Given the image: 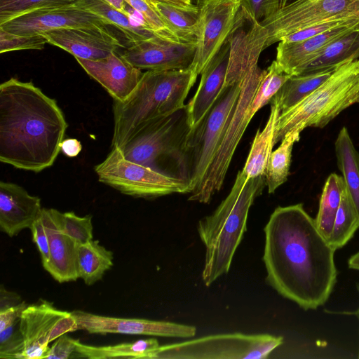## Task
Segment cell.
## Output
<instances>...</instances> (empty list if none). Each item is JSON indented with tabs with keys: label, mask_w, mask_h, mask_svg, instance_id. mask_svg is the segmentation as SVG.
I'll return each mask as SVG.
<instances>
[{
	"label": "cell",
	"mask_w": 359,
	"mask_h": 359,
	"mask_svg": "<svg viewBox=\"0 0 359 359\" xmlns=\"http://www.w3.org/2000/svg\"><path fill=\"white\" fill-rule=\"evenodd\" d=\"M264 232L268 284L304 310L325 304L337 283L335 250L303 204L277 207Z\"/></svg>",
	"instance_id": "6da1fadb"
},
{
	"label": "cell",
	"mask_w": 359,
	"mask_h": 359,
	"mask_svg": "<svg viewBox=\"0 0 359 359\" xmlns=\"http://www.w3.org/2000/svg\"><path fill=\"white\" fill-rule=\"evenodd\" d=\"M68 124L55 100L32 82L15 78L0 85V161L39 172L60 151Z\"/></svg>",
	"instance_id": "7a4b0ae2"
},
{
	"label": "cell",
	"mask_w": 359,
	"mask_h": 359,
	"mask_svg": "<svg viewBox=\"0 0 359 359\" xmlns=\"http://www.w3.org/2000/svg\"><path fill=\"white\" fill-rule=\"evenodd\" d=\"M265 186L264 176L248 180L240 171L228 196L198 222L197 231L205 248L201 276L206 286L229 272L247 230L250 208Z\"/></svg>",
	"instance_id": "3957f363"
},
{
	"label": "cell",
	"mask_w": 359,
	"mask_h": 359,
	"mask_svg": "<svg viewBox=\"0 0 359 359\" xmlns=\"http://www.w3.org/2000/svg\"><path fill=\"white\" fill-rule=\"evenodd\" d=\"M197 76L190 68L144 72L126 100H114L111 149L123 147L147 122L184 107Z\"/></svg>",
	"instance_id": "277c9868"
},
{
	"label": "cell",
	"mask_w": 359,
	"mask_h": 359,
	"mask_svg": "<svg viewBox=\"0 0 359 359\" xmlns=\"http://www.w3.org/2000/svg\"><path fill=\"white\" fill-rule=\"evenodd\" d=\"M190 130L185 104L145 123L119 149L126 159L189 185L187 140Z\"/></svg>",
	"instance_id": "5b68a950"
},
{
	"label": "cell",
	"mask_w": 359,
	"mask_h": 359,
	"mask_svg": "<svg viewBox=\"0 0 359 359\" xmlns=\"http://www.w3.org/2000/svg\"><path fill=\"white\" fill-rule=\"evenodd\" d=\"M356 103H359V59L338 67L317 89L280 114L274 145L289 133L325 127Z\"/></svg>",
	"instance_id": "8992f818"
},
{
	"label": "cell",
	"mask_w": 359,
	"mask_h": 359,
	"mask_svg": "<svg viewBox=\"0 0 359 359\" xmlns=\"http://www.w3.org/2000/svg\"><path fill=\"white\" fill-rule=\"evenodd\" d=\"M283 343L269 334H217L159 346L143 359H264Z\"/></svg>",
	"instance_id": "52a82bcc"
},
{
	"label": "cell",
	"mask_w": 359,
	"mask_h": 359,
	"mask_svg": "<svg viewBox=\"0 0 359 359\" xmlns=\"http://www.w3.org/2000/svg\"><path fill=\"white\" fill-rule=\"evenodd\" d=\"M264 72L257 65L244 78L233 116L211 164L198 188L189 194V201L208 203L222 188L236 149L252 118V102Z\"/></svg>",
	"instance_id": "ba28073f"
},
{
	"label": "cell",
	"mask_w": 359,
	"mask_h": 359,
	"mask_svg": "<svg viewBox=\"0 0 359 359\" xmlns=\"http://www.w3.org/2000/svg\"><path fill=\"white\" fill-rule=\"evenodd\" d=\"M242 84L243 81L223 88L210 111L190 130L187 140L189 194L198 188L212 163L233 116Z\"/></svg>",
	"instance_id": "9c48e42d"
},
{
	"label": "cell",
	"mask_w": 359,
	"mask_h": 359,
	"mask_svg": "<svg viewBox=\"0 0 359 359\" xmlns=\"http://www.w3.org/2000/svg\"><path fill=\"white\" fill-rule=\"evenodd\" d=\"M98 180L123 194L151 198L175 193L189 194V185L180 179L160 173L126 159L118 148L95 167Z\"/></svg>",
	"instance_id": "30bf717a"
},
{
	"label": "cell",
	"mask_w": 359,
	"mask_h": 359,
	"mask_svg": "<svg viewBox=\"0 0 359 359\" xmlns=\"http://www.w3.org/2000/svg\"><path fill=\"white\" fill-rule=\"evenodd\" d=\"M359 15V0H293L259 22L264 49L284 37L342 14Z\"/></svg>",
	"instance_id": "8fae6325"
},
{
	"label": "cell",
	"mask_w": 359,
	"mask_h": 359,
	"mask_svg": "<svg viewBox=\"0 0 359 359\" xmlns=\"http://www.w3.org/2000/svg\"><path fill=\"white\" fill-rule=\"evenodd\" d=\"M18 327L24 340L22 359H43L50 342L79 330L72 312L59 310L47 301L27 305Z\"/></svg>",
	"instance_id": "7c38bea8"
},
{
	"label": "cell",
	"mask_w": 359,
	"mask_h": 359,
	"mask_svg": "<svg viewBox=\"0 0 359 359\" xmlns=\"http://www.w3.org/2000/svg\"><path fill=\"white\" fill-rule=\"evenodd\" d=\"M241 5L238 0H207L201 8L197 43L190 69L201 74L229 36Z\"/></svg>",
	"instance_id": "4fadbf2b"
},
{
	"label": "cell",
	"mask_w": 359,
	"mask_h": 359,
	"mask_svg": "<svg viewBox=\"0 0 359 359\" xmlns=\"http://www.w3.org/2000/svg\"><path fill=\"white\" fill-rule=\"evenodd\" d=\"M109 25L102 17L73 4L29 11L0 24V27L15 34L35 35L70 27L107 28Z\"/></svg>",
	"instance_id": "5bb4252c"
},
{
	"label": "cell",
	"mask_w": 359,
	"mask_h": 359,
	"mask_svg": "<svg viewBox=\"0 0 359 359\" xmlns=\"http://www.w3.org/2000/svg\"><path fill=\"white\" fill-rule=\"evenodd\" d=\"M72 313L79 329L93 334H128L173 338H192L196 334L195 326L170 321L115 318L83 311Z\"/></svg>",
	"instance_id": "9a60e30c"
},
{
	"label": "cell",
	"mask_w": 359,
	"mask_h": 359,
	"mask_svg": "<svg viewBox=\"0 0 359 359\" xmlns=\"http://www.w3.org/2000/svg\"><path fill=\"white\" fill-rule=\"evenodd\" d=\"M196 43H183L156 35L132 43L121 55L142 70L185 69L191 65Z\"/></svg>",
	"instance_id": "2e32d148"
},
{
	"label": "cell",
	"mask_w": 359,
	"mask_h": 359,
	"mask_svg": "<svg viewBox=\"0 0 359 359\" xmlns=\"http://www.w3.org/2000/svg\"><path fill=\"white\" fill-rule=\"evenodd\" d=\"M48 43L71 53L74 57L96 60L107 57L123 46L104 27H70L42 34Z\"/></svg>",
	"instance_id": "e0dca14e"
},
{
	"label": "cell",
	"mask_w": 359,
	"mask_h": 359,
	"mask_svg": "<svg viewBox=\"0 0 359 359\" xmlns=\"http://www.w3.org/2000/svg\"><path fill=\"white\" fill-rule=\"evenodd\" d=\"M86 72L97 81L114 100H126L137 86L143 72L116 52L91 60L76 57Z\"/></svg>",
	"instance_id": "ac0fdd59"
},
{
	"label": "cell",
	"mask_w": 359,
	"mask_h": 359,
	"mask_svg": "<svg viewBox=\"0 0 359 359\" xmlns=\"http://www.w3.org/2000/svg\"><path fill=\"white\" fill-rule=\"evenodd\" d=\"M57 210L42 208L41 215L46 231L49 259L43 268L59 283L74 281L79 278V244L60 228Z\"/></svg>",
	"instance_id": "d6986e66"
},
{
	"label": "cell",
	"mask_w": 359,
	"mask_h": 359,
	"mask_svg": "<svg viewBox=\"0 0 359 359\" xmlns=\"http://www.w3.org/2000/svg\"><path fill=\"white\" fill-rule=\"evenodd\" d=\"M359 29V18L309 39L278 42L276 61L286 74L299 75L303 68L334 40Z\"/></svg>",
	"instance_id": "ffe728a7"
},
{
	"label": "cell",
	"mask_w": 359,
	"mask_h": 359,
	"mask_svg": "<svg viewBox=\"0 0 359 359\" xmlns=\"http://www.w3.org/2000/svg\"><path fill=\"white\" fill-rule=\"evenodd\" d=\"M230 54V42L224 43L219 50L201 72L198 87L186 104L191 129L197 126L210 111L222 91Z\"/></svg>",
	"instance_id": "44dd1931"
},
{
	"label": "cell",
	"mask_w": 359,
	"mask_h": 359,
	"mask_svg": "<svg viewBox=\"0 0 359 359\" xmlns=\"http://www.w3.org/2000/svg\"><path fill=\"white\" fill-rule=\"evenodd\" d=\"M41 210L39 197L16 184L0 182V229L9 237L30 229Z\"/></svg>",
	"instance_id": "7402d4cb"
},
{
	"label": "cell",
	"mask_w": 359,
	"mask_h": 359,
	"mask_svg": "<svg viewBox=\"0 0 359 359\" xmlns=\"http://www.w3.org/2000/svg\"><path fill=\"white\" fill-rule=\"evenodd\" d=\"M269 103L271 111L268 121L263 130L260 131L258 129L245 164L241 170L248 180L264 176L269 158L273 151L276 128L281 111L275 101L271 100Z\"/></svg>",
	"instance_id": "603a6c76"
},
{
	"label": "cell",
	"mask_w": 359,
	"mask_h": 359,
	"mask_svg": "<svg viewBox=\"0 0 359 359\" xmlns=\"http://www.w3.org/2000/svg\"><path fill=\"white\" fill-rule=\"evenodd\" d=\"M358 59H359V29L330 43L303 68L300 74L337 68L345 63Z\"/></svg>",
	"instance_id": "cb8c5ba5"
},
{
	"label": "cell",
	"mask_w": 359,
	"mask_h": 359,
	"mask_svg": "<svg viewBox=\"0 0 359 359\" xmlns=\"http://www.w3.org/2000/svg\"><path fill=\"white\" fill-rule=\"evenodd\" d=\"M149 2L168 29L180 42L197 43L201 8H186L161 2Z\"/></svg>",
	"instance_id": "d4e9b609"
},
{
	"label": "cell",
	"mask_w": 359,
	"mask_h": 359,
	"mask_svg": "<svg viewBox=\"0 0 359 359\" xmlns=\"http://www.w3.org/2000/svg\"><path fill=\"white\" fill-rule=\"evenodd\" d=\"M76 4L107 20L119 29L132 43L158 35L135 17L116 9L104 0H79ZM159 36V35H158Z\"/></svg>",
	"instance_id": "484cf974"
},
{
	"label": "cell",
	"mask_w": 359,
	"mask_h": 359,
	"mask_svg": "<svg viewBox=\"0 0 359 359\" xmlns=\"http://www.w3.org/2000/svg\"><path fill=\"white\" fill-rule=\"evenodd\" d=\"M334 147L346 189L359 214V153L346 127L339 132Z\"/></svg>",
	"instance_id": "4316f807"
},
{
	"label": "cell",
	"mask_w": 359,
	"mask_h": 359,
	"mask_svg": "<svg viewBox=\"0 0 359 359\" xmlns=\"http://www.w3.org/2000/svg\"><path fill=\"white\" fill-rule=\"evenodd\" d=\"M336 69L291 76L271 100L278 104L283 112L295 105L317 89L330 77Z\"/></svg>",
	"instance_id": "83f0119b"
},
{
	"label": "cell",
	"mask_w": 359,
	"mask_h": 359,
	"mask_svg": "<svg viewBox=\"0 0 359 359\" xmlns=\"http://www.w3.org/2000/svg\"><path fill=\"white\" fill-rule=\"evenodd\" d=\"M159 346L156 338L102 346L83 344L79 340L76 343V353L81 358L88 359H143L147 353L156 349Z\"/></svg>",
	"instance_id": "f1b7e54d"
},
{
	"label": "cell",
	"mask_w": 359,
	"mask_h": 359,
	"mask_svg": "<svg viewBox=\"0 0 359 359\" xmlns=\"http://www.w3.org/2000/svg\"><path fill=\"white\" fill-rule=\"evenodd\" d=\"M113 266V252L90 241L81 244L78 249V269L79 278L91 285L102 279L104 273Z\"/></svg>",
	"instance_id": "f546056e"
},
{
	"label": "cell",
	"mask_w": 359,
	"mask_h": 359,
	"mask_svg": "<svg viewBox=\"0 0 359 359\" xmlns=\"http://www.w3.org/2000/svg\"><path fill=\"white\" fill-rule=\"evenodd\" d=\"M344 187L343 177L334 172L330 174L325 182L314 219L318 231L327 240L331 234Z\"/></svg>",
	"instance_id": "4dcf8cb0"
},
{
	"label": "cell",
	"mask_w": 359,
	"mask_h": 359,
	"mask_svg": "<svg viewBox=\"0 0 359 359\" xmlns=\"http://www.w3.org/2000/svg\"><path fill=\"white\" fill-rule=\"evenodd\" d=\"M300 133L297 131L287 133L281 140L278 149L271 152L264 174L265 184L269 194L274 193L287 181L292 148L294 143L299 140Z\"/></svg>",
	"instance_id": "1f68e13d"
},
{
	"label": "cell",
	"mask_w": 359,
	"mask_h": 359,
	"mask_svg": "<svg viewBox=\"0 0 359 359\" xmlns=\"http://www.w3.org/2000/svg\"><path fill=\"white\" fill-rule=\"evenodd\" d=\"M359 228V214L344 187L332 230L327 241L336 251L342 248Z\"/></svg>",
	"instance_id": "d6a6232c"
},
{
	"label": "cell",
	"mask_w": 359,
	"mask_h": 359,
	"mask_svg": "<svg viewBox=\"0 0 359 359\" xmlns=\"http://www.w3.org/2000/svg\"><path fill=\"white\" fill-rule=\"evenodd\" d=\"M291 76L285 73L273 60L265 69L251 105L252 117L264 106L270 102L285 82Z\"/></svg>",
	"instance_id": "836d02e7"
},
{
	"label": "cell",
	"mask_w": 359,
	"mask_h": 359,
	"mask_svg": "<svg viewBox=\"0 0 359 359\" xmlns=\"http://www.w3.org/2000/svg\"><path fill=\"white\" fill-rule=\"evenodd\" d=\"M79 0H0V24L37 9L76 4Z\"/></svg>",
	"instance_id": "e575fe53"
},
{
	"label": "cell",
	"mask_w": 359,
	"mask_h": 359,
	"mask_svg": "<svg viewBox=\"0 0 359 359\" xmlns=\"http://www.w3.org/2000/svg\"><path fill=\"white\" fill-rule=\"evenodd\" d=\"M60 229L74 238L79 244L93 240L92 216H77L74 212L56 211Z\"/></svg>",
	"instance_id": "d590c367"
},
{
	"label": "cell",
	"mask_w": 359,
	"mask_h": 359,
	"mask_svg": "<svg viewBox=\"0 0 359 359\" xmlns=\"http://www.w3.org/2000/svg\"><path fill=\"white\" fill-rule=\"evenodd\" d=\"M48 40L42 34L20 35L0 27V53L21 50H41Z\"/></svg>",
	"instance_id": "8d00e7d4"
},
{
	"label": "cell",
	"mask_w": 359,
	"mask_h": 359,
	"mask_svg": "<svg viewBox=\"0 0 359 359\" xmlns=\"http://www.w3.org/2000/svg\"><path fill=\"white\" fill-rule=\"evenodd\" d=\"M126 4L141 14L149 27L158 35L180 41L168 29L160 15L147 0H124Z\"/></svg>",
	"instance_id": "74e56055"
},
{
	"label": "cell",
	"mask_w": 359,
	"mask_h": 359,
	"mask_svg": "<svg viewBox=\"0 0 359 359\" xmlns=\"http://www.w3.org/2000/svg\"><path fill=\"white\" fill-rule=\"evenodd\" d=\"M14 325L0 332L1 359H22L24 340L19 327L15 330Z\"/></svg>",
	"instance_id": "f35d334b"
},
{
	"label": "cell",
	"mask_w": 359,
	"mask_h": 359,
	"mask_svg": "<svg viewBox=\"0 0 359 359\" xmlns=\"http://www.w3.org/2000/svg\"><path fill=\"white\" fill-rule=\"evenodd\" d=\"M241 8L248 12L257 22L269 17L292 0H238Z\"/></svg>",
	"instance_id": "ab89813d"
},
{
	"label": "cell",
	"mask_w": 359,
	"mask_h": 359,
	"mask_svg": "<svg viewBox=\"0 0 359 359\" xmlns=\"http://www.w3.org/2000/svg\"><path fill=\"white\" fill-rule=\"evenodd\" d=\"M79 339H75L66 334L58 337L55 343L50 347L43 358L67 359L72 355L76 353V343Z\"/></svg>",
	"instance_id": "60d3db41"
},
{
	"label": "cell",
	"mask_w": 359,
	"mask_h": 359,
	"mask_svg": "<svg viewBox=\"0 0 359 359\" xmlns=\"http://www.w3.org/2000/svg\"><path fill=\"white\" fill-rule=\"evenodd\" d=\"M30 229L32 233L33 241L36 243L40 252L43 266L49 259V248L48 237L41 213L32 223Z\"/></svg>",
	"instance_id": "b9f144b4"
},
{
	"label": "cell",
	"mask_w": 359,
	"mask_h": 359,
	"mask_svg": "<svg viewBox=\"0 0 359 359\" xmlns=\"http://www.w3.org/2000/svg\"><path fill=\"white\" fill-rule=\"evenodd\" d=\"M27 306L25 302L0 311V332L14 325L22 311Z\"/></svg>",
	"instance_id": "7bdbcfd3"
},
{
	"label": "cell",
	"mask_w": 359,
	"mask_h": 359,
	"mask_svg": "<svg viewBox=\"0 0 359 359\" xmlns=\"http://www.w3.org/2000/svg\"><path fill=\"white\" fill-rule=\"evenodd\" d=\"M82 149V146L78 140L67 138L63 140L60 144V151L67 157H75L79 155Z\"/></svg>",
	"instance_id": "ee69618b"
},
{
	"label": "cell",
	"mask_w": 359,
	"mask_h": 359,
	"mask_svg": "<svg viewBox=\"0 0 359 359\" xmlns=\"http://www.w3.org/2000/svg\"><path fill=\"white\" fill-rule=\"evenodd\" d=\"M0 311L20 304V297L14 292H9L1 285Z\"/></svg>",
	"instance_id": "f6af8a7d"
},
{
	"label": "cell",
	"mask_w": 359,
	"mask_h": 359,
	"mask_svg": "<svg viewBox=\"0 0 359 359\" xmlns=\"http://www.w3.org/2000/svg\"><path fill=\"white\" fill-rule=\"evenodd\" d=\"M148 1H153V2H161V3L169 4L176 5L178 6L186 7V8H191V7L196 6L192 4L191 0H148Z\"/></svg>",
	"instance_id": "bcb514c9"
},
{
	"label": "cell",
	"mask_w": 359,
	"mask_h": 359,
	"mask_svg": "<svg viewBox=\"0 0 359 359\" xmlns=\"http://www.w3.org/2000/svg\"><path fill=\"white\" fill-rule=\"evenodd\" d=\"M116 9L126 13L127 4L124 0H104Z\"/></svg>",
	"instance_id": "7dc6e473"
},
{
	"label": "cell",
	"mask_w": 359,
	"mask_h": 359,
	"mask_svg": "<svg viewBox=\"0 0 359 359\" xmlns=\"http://www.w3.org/2000/svg\"><path fill=\"white\" fill-rule=\"evenodd\" d=\"M348 265L350 269L359 271V251L351 256Z\"/></svg>",
	"instance_id": "c3c4849f"
},
{
	"label": "cell",
	"mask_w": 359,
	"mask_h": 359,
	"mask_svg": "<svg viewBox=\"0 0 359 359\" xmlns=\"http://www.w3.org/2000/svg\"><path fill=\"white\" fill-rule=\"evenodd\" d=\"M192 4L199 8H201L207 0H191Z\"/></svg>",
	"instance_id": "681fc988"
},
{
	"label": "cell",
	"mask_w": 359,
	"mask_h": 359,
	"mask_svg": "<svg viewBox=\"0 0 359 359\" xmlns=\"http://www.w3.org/2000/svg\"><path fill=\"white\" fill-rule=\"evenodd\" d=\"M357 290H358V294H359V283L357 285ZM353 313L357 317V318L358 319V321H359V306L356 309V311H354ZM358 358H359V348H358Z\"/></svg>",
	"instance_id": "f907efd6"
}]
</instances>
